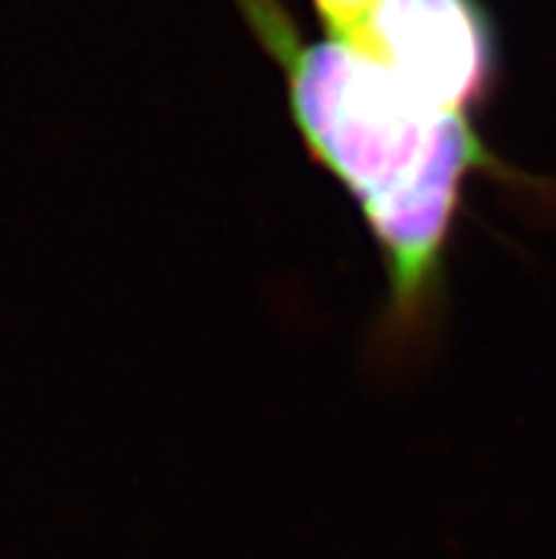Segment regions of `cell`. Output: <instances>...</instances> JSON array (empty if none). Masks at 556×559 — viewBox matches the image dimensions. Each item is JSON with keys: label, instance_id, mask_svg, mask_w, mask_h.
I'll return each mask as SVG.
<instances>
[{"label": "cell", "instance_id": "obj_1", "mask_svg": "<svg viewBox=\"0 0 556 559\" xmlns=\"http://www.w3.org/2000/svg\"><path fill=\"white\" fill-rule=\"evenodd\" d=\"M287 85L289 117L367 222L389 284V324L409 338L435 312L446 255L477 174H506L472 117L423 103L378 57L304 43L279 0H236Z\"/></svg>", "mask_w": 556, "mask_h": 559}, {"label": "cell", "instance_id": "obj_3", "mask_svg": "<svg viewBox=\"0 0 556 559\" xmlns=\"http://www.w3.org/2000/svg\"><path fill=\"white\" fill-rule=\"evenodd\" d=\"M378 3L380 0H312V9H316L327 37L358 43L367 32V23Z\"/></svg>", "mask_w": 556, "mask_h": 559}, {"label": "cell", "instance_id": "obj_2", "mask_svg": "<svg viewBox=\"0 0 556 559\" xmlns=\"http://www.w3.org/2000/svg\"><path fill=\"white\" fill-rule=\"evenodd\" d=\"M353 46L446 114L474 117L497 80V35L483 0H380Z\"/></svg>", "mask_w": 556, "mask_h": 559}]
</instances>
